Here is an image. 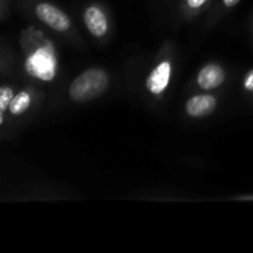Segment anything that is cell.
I'll return each mask as SVG.
<instances>
[{"label":"cell","instance_id":"6da1fadb","mask_svg":"<svg viewBox=\"0 0 253 253\" xmlns=\"http://www.w3.org/2000/svg\"><path fill=\"white\" fill-rule=\"evenodd\" d=\"M21 46L27 55V73L42 82L52 80L56 73V53L44 33L30 27L21 34Z\"/></svg>","mask_w":253,"mask_h":253},{"label":"cell","instance_id":"7a4b0ae2","mask_svg":"<svg viewBox=\"0 0 253 253\" xmlns=\"http://www.w3.org/2000/svg\"><path fill=\"white\" fill-rule=\"evenodd\" d=\"M111 84V74L102 67H89L79 73L68 84L67 95L74 104H87L101 98Z\"/></svg>","mask_w":253,"mask_h":253},{"label":"cell","instance_id":"3957f363","mask_svg":"<svg viewBox=\"0 0 253 253\" xmlns=\"http://www.w3.org/2000/svg\"><path fill=\"white\" fill-rule=\"evenodd\" d=\"M175 74V56L170 44H165L153 67L145 76L144 90L153 99H163L170 87Z\"/></svg>","mask_w":253,"mask_h":253},{"label":"cell","instance_id":"277c9868","mask_svg":"<svg viewBox=\"0 0 253 253\" xmlns=\"http://www.w3.org/2000/svg\"><path fill=\"white\" fill-rule=\"evenodd\" d=\"M31 13L33 16L42 22L49 30L71 37L74 34V24L70 15L59 6H56L52 1L47 0H36L31 4Z\"/></svg>","mask_w":253,"mask_h":253},{"label":"cell","instance_id":"5b68a950","mask_svg":"<svg viewBox=\"0 0 253 253\" xmlns=\"http://www.w3.org/2000/svg\"><path fill=\"white\" fill-rule=\"evenodd\" d=\"M82 21L86 31L92 39L102 42L108 39L111 31V21L107 13V9L99 3H89L82 10Z\"/></svg>","mask_w":253,"mask_h":253},{"label":"cell","instance_id":"8992f818","mask_svg":"<svg viewBox=\"0 0 253 253\" xmlns=\"http://www.w3.org/2000/svg\"><path fill=\"white\" fill-rule=\"evenodd\" d=\"M228 79L227 68L216 61L206 62L196 74V87L200 92H213L221 89Z\"/></svg>","mask_w":253,"mask_h":253},{"label":"cell","instance_id":"52a82bcc","mask_svg":"<svg viewBox=\"0 0 253 253\" xmlns=\"http://www.w3.org/2000/svg\"><path fill=\"white\" fill-rule=\"evenodd\" d=\"M218 104H219L218 95H215L212 92H200V93L191 95L185 101L184 111H185L187 117L200 120V119H205V117L213 114L218 108Z\"/></svg>","mask_w":253,"mask_h":253},{"label":"cell","instance_id":"ba28073f","mask_svg":"<svg viewBox=\"0 0 253 253\" xmlns=\"http://www.w3.org/2000/svg\"><path fill=\"white\" fill-rule=\"evenodd\" d=\"M37 99V90L34 87H22L19 90H15V95L10 101L6 114V123L7 117H10V120H22L27 114L36 110Z\"/></svg>","mask_w":253,"mask_h":253},{"label":"cell","instance_id":"9c48e42d","mask_svg":"<svg viewBox=\"0 0 253 253\" xmlns=\"http://www.w3.org/2000/svg\"><path fill=\"white\" fill-rule=\"evenodd\" d=\"M212 0H181V12L187 19H194L209 9Z\"/></svg>","mask_w":253,"mask_h":253},{"label":"cell","instance_id":"30bf717a","mask_svg":"<svg viewBox=\"0 0 253 253\" xmlns=\"http://www.w3.org/2000/svg\"><path fill=\"white\" fill-rule=\"evenodd\" d=\"M15 95V87L10 84H1L0 87V125L4 127L6 125V114L10 105V101Z\"/></svg>","mask_w":253,"mask_h":253},{"label":"cell","instance_id":"8fae6325","mask_svg":"<svg viewBox=\"0 0 253 253\" xmlns=\"http://www.w3.org/2000/svg\"><path fill=\"white\" fill-rule=\"evenodd\" d=\"M240 1H242V0H219V3H218V9H219L221 12H227V10H230V9L236 7Z\"/></svg>","mask_w":253,"mask_h":253},{"label":"cell","instance_id":"7c38bea8","mask_svg":"<svg viewBox=\"0 0 253 253\" xmlns=\"http://www.w3.org/2000/svg\"><path fill=\"white\" fill-rule=\"evenodd\" d=\"M243 89L246 92H249L251 95H253V68L251 71L246 73L245 80H243Z\"/></svg>","mask_w":253,"mask_h":253},{"label":"cell","instance_id":"4fadbf2b","mask_svg":"<svg viewBox=\"0 0 253 253\" xmlns=\"http://www.w3.org/2000/svg\"><path fill=\"white\" fill-rule=\"evenodd\" d=\"M0 16H1V21H6V18H7V0H1Z\"/></svg>","mask_w":253,"mask_h":253},{"label":"cell","instance_id":"5bb4252c","mask_svg":"<svg viewBox=\"0 0 253 253\" xmlns=\"http://www.w3.org/2000/svg\"><path fill=\"white\" fill-rule=\"evenodd\" d=\"M234 200H239V202H253V196H242V197H236Z\"/></svg>","mask_w":253,"mask_h":253},{"label":"cell","instance_id":"9a60e30c","mask_svg":"<svg viewBox=\"0 0 253 253\" xmlns=\"http://www.w3.org/2000/svg\"><path fill=\"white\" fill-rule=\"evenodd\" d=\"M252 34H253V24H252Z\"/></svg>","mask_w":253,"mask_h":253}]
</instances>
